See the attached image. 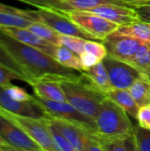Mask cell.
<instances>
[{
  "label": "cell",
  "mask_w": 150,
  "mask_h": 151,
  "mask_svg": "<svg viewBox=\"0 0 150 151\" xmlns=\"http://www.w3.org/2000/svg\"><path fill=\"white\" fill-rule=\"evenodd\" d=\"M142 42L136 38L114 33L102 41L107 50V56L126 63L134 56Z\"/></svg>",
  "instance_id": "obj_11"
},
{
  "label": "cell",
  "mask_w": 150,
  "mask_h": 151,
  "mask_svg": "<svg viewBox=\"0 0 150 151\" xmlns=\"http://www.w3.org/2000/svg\"><path fill=\"white\" fill-rule=\"evenodd\" d=\"M114 34L130 36L143 42L150 41V22L139 20L127 25H122L117 28Z\"/></svg>",
  "instance_id": "obj_20"
},
{
  "label": "cell",
  "mask_w": 150,
  "mask_h": 151,
  "mask_svg": "<svg viewBox=\"0 0 150 151\" xmlns=\"http://www.w3.org/2000/svg\"><path fill=\"white\" fill-rule=\"evenodd\" d=\"M34 96L51 101L65 102L66 97L61 87L60 81L52 78H41L33 81L30 84Z\"/></svg>",
  "instance_id": "obj_15"
},
{
  "label": "cell",
  "mask_w": 150,
  "mask_h": 151,
  "mask_svg": "<svg viewBox=\"0 0 150 151\" xmlns=\"http://www.w3.org/2000/svg\"><path fill=\"white\" fill-rule=\"evenodd\" d=\"M80 73H82L95 87L104 92L106 96L109 91L114 88L111 82L108 72L102 61Z\"/></svg>",
  "instance_id": "obj_17"
},
{
  "label": "cell",
  "mask_w": 150,
  "mask_h": 151,
  "mask_svg": "<svg viewBox=\"0 0 150 151\" xmlns=\"http://www.w3.org/2000/svg\"><path fill=\"white\" fill-rule=\"evenodd\" d=\"M87 11L96 13L112 22L117 23L118 26L127 25L140 20L137 12L133 8L126 5L103 4Z\"/></svg>",
  "instance_id": "obj_13"
},
{
  "label": "cell",
  "mask_w": 150,
  "mask_h": 151,
  "mask_svg": "<svg viewBox=\"0 0 150 151\" xmlns=\"http://www.w3.org/2000/svg\"><path fill=\"white\" fill-rule=\"evenodd\" d=\"M114 88L129 89L142 74L130 64L106 56L103 60Z\"/></svg>",
  "instance_id": "obj_10"
},
{
  "label": "cell",
  "mask_w": 150,
  "mask_h": 151,
  "mask_svg": "<svg viewBox=\"0 0 150 151\" xmlns=\"http://www.w3.org/2000/svg\"><path fill=\"white\" fill-rule=\"evenodd\" d=\"M0 44L14 58L28 77V84L41 78H52L59 81L75 79L80 72L60 65L53 57L25 44L8 35L0 29Z\"/></svg>",
  "instance_id": "obj_1"
},
{
  "label": "cell",
  "mask_w": 150,
  "mask_h": 151,
  "mask_svg": "<svg viewBox=\"0 0 150 151\" xmlns=\"http://www.w3.org/2000/svg\"><path fill=\"white\" fill-rule=\"evenodd\" d=\"M103 151H138L134 133L126 136L102 142Z\"/></svg>",
  "instance_id": "obj_24"
},
{
  "label": "cell",
  "mask_w": 150,
  "mask_h": 151,
  "mask_svg": "<svg viewBox=\"0 0 150 151\" xmlns=\"http://www.w3.org/2000/svg\"><path fill=\"white\" fill-rule=\"evenodd\" d=\"M5 90L9 96L16 101H28L32 99V96L29 95L24 88L10 84L8 86H4Z\"/></svg>",
  "instance_id": "obj_33"
},
{
  "label": "cell",
  "mask_w": 150,
  "mask_h": 151,
  "mask_svg": "<svg viewBox=\"0 0 150 151\" xmlns=\"http://www.w3.org/2000/svg\"><path fill=\"white\" fill-rule=\"evenodd\" d=\"M128 64L150 80V41L142 42Z\"/></svg>",
  "instance_id": "obj_21"
},
{
  "label": "cell",
  "mask_w": 150,
  "mask_h": 151,
  "mask_svg": "<svg viewBox=\"0 0 150 151\" xmlns=\"http://www.w3.org/2000/svg\"><path fill=\"white\" fill-rule=\"evenodd\" d=\"M84 51H88L94 54L99 58L100 61H102L107 56V50L104 44L100 41L87 40L85 42Z\"/></svg>",
  "instance_id": "obj_31"
},
{
  "label": "cell",
  "mask_w": 150,
  "mask_h": 151,
  "mask_svg": "<svg viewBox=\"0 0 150 151\" xmlns=\"http://www.w3.org/2000/svg\"><path fill=\"white\" fill-rule=\"evenodd\" d=\"M59 1H61V2H63V1H65V0H59Z\"/></svg>",
  "instance_id": "obj_39"
},
{
  "label": "cell",
  "mask_w": 150,
  "mask_h": 151,
  "mask_svg": "<svg viewBox=\"0 0 150 151\" xmlns=\"http://www.w3.org/2000/svg\"><path fill=\"white\" fill-rule=\"evenodd\" d=\"M86 41H87L86 39L80 38L77 36L65 35H62L61 36V45L68 48L78 56H80L84 51Z\"/></svg>",
  "instance_id": "obj_29"
},
{
  "label": "cell",
  "mask_w": 150,
  "mask_h": 151,
  "mask_svg": "<svg viewBox=\"0 0 150 151\" xmlns=\"http://www.w3.org/2000/svg\"><path fill=\"white\" fill-rule=\"evenodd\" d=\"M53 58L60 65L67 68L78 71L80 73L83 71L80 57L76 55L74 52H72L71 50H69L68 48L63 45L57 46Z\"/></svg>",
  "instance_id": "obj_23"
},
{
  "label": "cell",
  "mask_w": 150,
  "mask_h": 151,
  "mask_svg": "<svg viewBox=\"0 0 150 151\" xmlns=\"http://www.w3.org/2000/svg\"><path fill=\"white\" fill-rule=\"evenodd\" d=\"M79 57L80 59V63H81L83 71L87 70L88 68H91L92 66L95 65L97 63L101 62L96 56H95L94 54L88 52V51H83Z\"/></svg>",
  "instance_id": "obj_36"
},
{
  "label": "cell",
  "mask_w": 150,
  "mask_h": 151,
  "mask_svg": "<svg viewBox=\"0 0 150 151\" xmlns=\"http://www.w3.org/2000/svg\"><path fill=\"white\" fill-rule=\"evenodd\" d=\"M66 101L82 113L95 119L103 102L104 92L95 87L82 73L75 79L60 81Z\"/></svg>",
  "instance_id": "obj_2"
},
{
  "label": "cell",
  "mask_w": 150,
  "mask_h": 151,
  "mask_svg": "<svg viewBox=\"0 0 150 151\" xmlns=\"http://www.w3.org/2000/svg\"><path fill=\"white\" fill-rule=\"evenodd\" d=\"M107 97H109L120 107H122L130 117L134 119H137V115L140 107L136 104L129 89L113 88L112 90L107 93Z\"/></svg>",
  "instance_id": "obj_18"
},
{
  "label": "cell",
  "mask_w": 150,
  "mask_h": 151,
  "mask_svg": "<svg viewBox=\"0 0 150 151\" xmlns=\"http://www.w3.org/2000/svg\"><path fill=\"white\" fill-rule=\"evenodd\" d=\"M0 151H17L15 148L8 144L1 136H0Z\"/></svg>",
  "instance_id": "obj_37"
},
{
  "label": "cell",
  "mask_w": 150,
  "mask_h": 151,
  "mask_svg": "<svg viewBox=\"0 0 150 151\" xmlns=\"http://www.w3.org/2000/svg\"><path fill=\"white\" fill-rule=\"evenodd\" d=\"M48 122L50 125V133L56 146L57 151H75L73 146L70 143V142L64 136V134L49 120Z\"/></svg>",
  "instance_id": "obj_28"
},
{
  "label": "cell",
  "mask_w": 150,
  "mask_h": 151,
  "mask_svg": "<svg viewBox=\"0 0 150 151\" xmlns=\"http://www.w3.org/2000/svg\"><path fill=\"white\" fill-rule=\"evenodd\" d=\"M0 136L16 150L43 151L17 124L0 111Z\"/></svg>",
  "instance_id": "obj_9"
},
{
  "label": "cell",
  "mask_w": 150,
  "mask_h": 151,
  "mask_svg": "<svg viewBox=\"0 0 150 151\" xmlns=\"http://www.w3.org/2000/svg\"><path fill=\"white\" fill-rule=\"evenodd\" d=\"M30 31L37 35L38 36L42 37V39L55 44V45H61V36L62 34L58 33L52 27H49L48 25L42 23V22H34L28 27Z\"/></svg>",
  "instance_id": "obj_25"
},
{
  "label": "cell",
  "mask_w": 150,
  "mask_h": 151,
  "mask_svg": "<svg viewBox=\"0 0 150 151\" xmlns=\"http://www.w3.org/2000/svg\"><path fill=\"white\" fill-rule=\"evenodd\" d=\"M30 5H33L38 9H50L58 11L61 1L59 0H18Z\"/></svg>",
  "instance_id": "obj_34"
},
{
  "label": "cell",
  "mask_w": 150,
  "mask_h": 151,
  "mask_svg": "<svg viewBox=\"0 0 150 151\" xmlns=\"http://www.w3.org/2000/svg\"><path fill=\"white\" fill-rule=\"evenodd\" d=\"M27 14L34 21L44 23L62 35L98 41L95 36L83 30L72 19L61 12L50 9H39L38 11L27 10Z\"/></svg>",
  "instance_id": "obj_5"
},
{
  "label": "cell",
  "mask_w": 150,
  "mask_h": 151,
  "mask_svg": "<svg viewBox=\"0 0 150 151\" xmlns=\"http://www.w3.org/2000/svg\"><path fill=\"white\" fill-rule=\"evenodd\" d=\"M19 80L25 81V78L13 71L12 69L4 66L0 64V87L8 86L11 84V81Z\"/></svg>",
  "instance_id": "obj_32"
},
{
  "label": "cell",
  "mask_w": 150,
  "mask_h": 151,
  "mask_svg": "<svg viewBox=\"0 0 150 151\" xmlns=\"http://www.w3.org/2000/svg\"><path fill=\"white\" fill-rule=\"evenodd\" d=\"M0 29L7 34L8 35L13 37L14 39L30 45L34 48H36L44 53L53 57L57 45H55L42 37L38 36L32 31H30L27 27H4L0 26Z\"/></svg>",
  "instance_id": "obj_14"
},
{
  "label": "cell",
  "mask_w": 150,
  "mask_h": 151,
  "mask_svg": "<svg viewBox=\"0 0 150 151\" xmlns=\"http://www.w3.org/2000/svg\"><path fill=\"white\" fill-rule=\"evenodd\" d=\"M96 124V136L102 142L109 141L134 133L128 113L114 101L107 97L95 119Z\"/></svg>",
  "instance_id": "obj_3"
},
{
  "label": "cell",
  "mask_w": 150,
  "mask_h": 151,
  "mask_svg": "<svg viewBox=\"0 0 150 151\" xmlns=\"http://www.w3.org/2000/svg\"><path fill=\"white\" fill-rule=\"evenodd\" d=\"M0 111L23 129L43 151H57L48 119H34L9 112L0 107Z\"/></svg>",
  "instance_id": "obj_6"
},
{
  "label": "cell",
  "mask_w": 150,
  "mask_h": 151,
  "mask_svg": "<svg viewBox=\"0 0 150 151\" xmlns=\"http://www.w3.org/2000/svg\"><path fill=\"white\" fill-rule=\"evenodd\" d=\"M0 64L12 69L13 71H15L16 73H18L19 74L23 76L25 78V81L27 83H28L29 80H28V77H27L26 72L17 63V61L14 59V58L6 50V49L4 48L1 44H0Z\"/></svg>",
  "instance_id": "obj_26"
},
{
  "label": "cell",
  "mask_w": 150,
  "mask_h": 151,
  "mask_svg": "<svg viewBox=\"0 0 150 151\" xmlns=\"http://www.w3.org/2000/svg\"><path fill=\"white\" fill-rule=\"evenodd\" d=\"M48 119L70 142L75 151H103L102 144L96 134L86 132L64 119L51 117Z\"/></svg>",
  "instance_id": "obj_8"
},
{
  "label": "cell",
  "mask_w": 150,
  "mask_h": 151,
  "mask_svg": "<svg viewBox=\"0 0 150 151\" xmlns=\"http://www.w3.org/2000/svg\"><path fill=\"white\" fill-rule=\"evenodd\" d=\"M34 100L38 103L51 118L64 119L68 121L86 132L96 134L97 128L95 119L82 113L67 101L57 102L33 96Z\"/></svg>",
  "instance_id": "obj_4"
},
{
  "label": "cell",
  "mask_w": 150,
  "mask_h": 151,
  "mask_svg": "<svg viewBox=\"0 0 150 151\" xmlns=\"http://www.w3.org/2000/svg\"><path fill=\"white\" fill-rule=\"evenodd\" d=\"M36 22L27 14V10L12 7L11 9L0 8V26L28 27Z\"/></svg>",
  "instance_id": "obj_16"
},
{
  "label": "cell",
  "mask_w": 150,
  "mask_h": 151,
  "mask_svg": "<svg viewBox=\"0 0 150 151\" xmlns=\"http://www.w3.org/2000/svg\"><path fill=\"white\" fill-rule=\"evenodd\" d=\"M13 6H10V5H7V4H4L0 2V8H4V9H11Z\"/></svg>",
  "instance_id": "obj_38"
},
{
  "label": "cell",
  "mask_w": 150,
  "mask_h": 151,
  "mask_svg": "<svg viewBox=\"0 0 150 151\" xmlns=\"http://www.w3.org/2000/svg\"><path fill=\"white\" fill-rule=\"evenodd\" d=\"M134 137L138 151H150V130L134 127Z\"/></svg>",
  "instance_id": "obj_30"
},
{
  "label": "cell",
  "mask_w": 150,
  "mask_h": 151,
  "mask_svg": "<svg viewBox=\"0 0 150 151\" xmlns=\"http://www.w3.org/2000/svg\"><path fill=\"white\" fill-rule=\"evenodd\" d=\"M136 120L141 127L150 130V104L140 108Z\"/></svg>",
  "instance_id": "obj_35"
},
{
  "label": "cell",
  "mask_w": 150,
  "mask_h": 151,
  "mask_svg": "<svg viewBox=\"0 0 150 151\" xmlns=\"http://www.w3.org/2000/svg\"><path fill=\"white\" fill-rule=\"evenodd\" d=\"M126 5L133 8L140 20L150 22V0H123Z\"/></svg>",
  "instance_id": "obj_27"
},
{
  "label": "cell",
  "mask_w": 150,
  "mask_h": 151,
  "mask_svg": "<svg viewBox=\"0 0 150 151\" xmlns=\"http://www.w3.org/2000/svg\"><path fill=\"white\" fill-rule=\"evenodd\" d=\"M103 4L126 5L123 0H65L61 2L57 12H66L72 11H87Z\"/></svg>",
  "instance_id": "obj_19"
},
{
  "label": "cell",
  "mask_w": 150,
  "mask_h": 151,
  "mask_svg": "<svg viewBox=\"0 0 150 151\" xmlns=\"http://www.w3.org/2000/svg\"><path fill=\"white\" fill-rule=\"evenodd\" d=\"M129 91L140 108L150 104V80L147 77L142 75L136 80Z\"/></svg>",
  "instance_id": "obj_22"
},
{
  "label": "cell",
  "mask_w": 150,
  "mask_h": 151,
  "mask_svg": "<svg viewBox=\"0 0 150 151\" xmlns=\"http://www.w3.org/2000/svg\"><path fill=\"white\" fill-rule=\"evenodd\" d=\"M63 13L100 42L114 33L119 27L117 23L88 11H72Z\"/></svg>",
  "instance_id": "obj_7"
},
{
  "label": "cell",
  "mask_w": 150,
  "mask_h": 151,
  "mask_svg": "<svg viewBox=\"0 0 150 151\" xmlns=\"http://www.w3.org/2000/svg\"><path fill=\"white\" fill-rule=\"evenodd\" d=\"M0 107L9 112L34 119H48L50 116L44 109L36 103L32 96L28 101H16L9 96L4 87H0Z\"/></svg>",
  "instance_id": "obj_12"
}]
</instances>
